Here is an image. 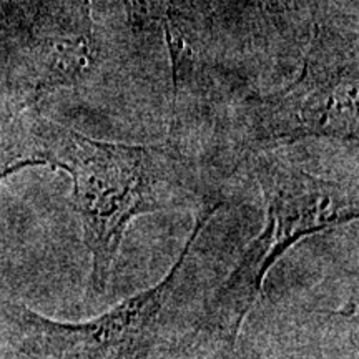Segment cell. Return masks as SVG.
<instances>
[{
    "label": "cell",
    "instance_id": "277c9868",
    "mask_svg": "<svg viewBox=\"0 0 359 359\" xmlns=\"http://www.w3.org/2000/svg\"><path fill=\"white\" fill-rule=\"evenodd\" d=\"M308 135L356 138V77L344 67L309 65L302 82L263 107L246 143L258 148Z\"/></svg>",
    "mask_w": 359,
    "mask_h": 359
},
{
    "label": "cell",
    "instance_id": "3957f363",
    "mask_svg": "<svg viewBox=\"0 0 359 359\" xmlns=\"http://www.w3.org/2000/svg\"><path fill=\"white\" fill-rule=\"evenodd\" d=\"M257 175L268 205L266 226L218 285L203 326L233 343L283 253L302 238L351 222L359 213L358 187L351 183L320 178L273 156L258 165Z\"/></svg>",
    "mask_w": 359,
    "mask_h": 359
},
{
    "label": "cell",
    "instance_id": "7a4b0ae2",
    "mask_svg": "<svg viewBox=\"0 0 359 359\" xmlns=\"http://www.w3.org/2000/svg\"><path fill=\"white\" fill-rule=\"evenodd\" d=\"M219 206L198 212L185 248L158 285L97 320L67 325L19 303H4V313L35 359H154L163 343L205 326L222 281L200 238Z\"/></svg>",
    "mask_w": 359,
    "mask_h": 359
},
{
    "label": "cell",
    "instance_id": "5b68a950",
    "mask_svg": "<svg viewBox=\"0 0 359 359\" xmlns=\"http://www.w3.org/2000/svg\"><path fill=\"white\" fill-rule=\"evenodd\" d=\"M29 165H45L35 127L29 132L13 120L0 118V180Z\"/></svg>",
    "mask_w": 359,
    "mask_h": 359
},
{
    "label": "cell",
    "instance_id": "6da1fadb",
    "mask_svg": "<svg viewBox=\"0 0 359 359\" xmlns=\"http://www.w3.org/2000/svg\"><path fill=\"white\" fill-rule=\"evenodd\" d=\"M45 165L70 173L83 241L92 257L90 286L102 294L110 281L125 230L133 218L165 210L222 205L198 165L168 147H132L90 140L53 123L35 125Z\"/></svg>",
    "mask_w": 359,
    "mask_h": 359
}]
</instances>
